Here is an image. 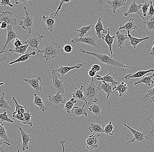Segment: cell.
Segmentation results:
<instances>
[{
  "instance_id": "4dcf8cb0",
  "label": "cell",
  "mask_w": 154,
  "mask_h": 152,
  "mask_svg": "<svg viewBox=\"0 0 154 152\" xmlns=\"http://www.w3.org/2000/svg\"><path fill=\"white\" fill-rule=\"evenodd\" d=\"M154 78V73L152 75L148 76H144L138 81L134 83V85H137L139 84L144 83L147 86H150L151 84L154 83L153 79Z\"/></svg>"
},
{
  "instance_id": "681fc988",
  "label": "cell",
  "mask_w": 154,
  "mask_h": 152,
  "mask_svg": "<svg viewBox=\"0 0 154 152\" xmlns=\"http://www.w3.org/2000/svg\"><path fill=\"white\" fill-rule=\"evenodd\" d=\"M71 2L70 0H68V1H65V0H61L60 1V5L58 7L57 10L56 11V12H55V16L56 18H57L58 16V12L60 10H61V8H62V6L63 5L64 3L70 4V2Z\"/></svg>"
},
{
  "instance_id": "6125c7cd",
  "label": "cell",
  "mask_w": 154,
  "mask_h": 152,
  "mask_svg": "<svg viewBox=\"0 0 154 152\" xmlns=\"http://www.w3.org/2000/svg\"><path fill=\"white\" fill-rule=\"evenodd\" d=\"M4 84V82H3V83H1V85H3Z\"/></svg>"
},
{
  "instance_id": "d4e9b609",
  "label": "cell",
  "mask_w": 154,
  "mask_h": 152,
  "mask_svg": "<svg viewBox=\"0 0 154 152\" xmlns=\"http://www.w3.org/2000/svg\"><path fill=\"white\" fill-rule=\"evenodd\" d=\"M83 66V64H79L75 66H61L60 68H58L57 69H56L57 71L60 76H64L66 75L68 72H70L71 70L74 69H79L81 67Z\"/></svg>"
},
{
  "instance_id": "e0dca14e",
  "label": "cell",
  "mask_w": 154,
  "mask_h": 152,
  "mask_svg": "<svg viewBox=\"0 0 154 152\" xmlns=\"http://www.w3.org/2000/svg\"><path fill=\"white\" fill-rule=\"evenodd\" d=\"M127 0H112L107 2L108 4L109 8L112 9L113 11V14H115L116 11L121 7L127 5Z\"/></svg>"
},
{
  "instance_id": "7c38bea8",
  "label": "cell",
  "mask_w": 154,
  "mask_h": 152,
  "mask_svg": "<svg viewBox=\"0 0 154 152\" xmlns=\"http://www.w3.org/2000/svg\"><path fill=\"white\" fill-rule=\"evenodd\" d=\"M6 22L8 25L15 26L17 23V20L14 18L12 12L6 11H3L0 15V23Z\"/></svg>"
},
{
  "instance_id": "c3c4849f",
  "label": "cell",
  "mask_w": 154,
  "mask_h": 152,
  "mask_svg": "<svg viewBox=\"0 0 154 152\" xmlns=\"http://www.w3.org/2000/svg\"><path fill=\"white\" fill-rule=\"evenodd\" d=\"M154 98V86L148 91V93H146L144 98L141 99V100H144L145 98Z\"/></svg>"
},
{
  "instance_id": "7a4b0ae2",
  "label": "cell",
  "mask_w": 154,
  "mask_h": 152,
  "mask_svg": "<svg viewBox=\"0 0 154 152\" xmlns=\"http://www.w3.org/2000/svg\"><path fill=\"white\" fill-rule=\"evenodd\" d=\"M80 51L83 54L91 55L96 57L101 63L106 64L107 66H112L116 68H126L130 69L131 66H127L125 64L121 63L120 61L114 59L112 57L109 56L105 54H101L97 53L95 52L88 51H85L84 49L81 48Z\"/></svg>"
},
{
  "instance_id": "60d3db41",
  "label": "cell",
  "mask_w": 154,
  "mask_h": 152,
  "mask_svg": "<svg viewBox=\"0 0 154 152\" xmlns=\"http://www.w3.org/2000/svg\"><path fill=\"white\" fill-rule=\"evenodd\" d=\"M114 126L112 125V123L111 122H109L108 124L106 125L104 129V132L108 135H113L114 133L116 132L115 131H114Z\"/></svg>"
},
{
  "instance_id": "5b68a950",
  "label": "cell",
  "mask_w": 154,
  "mask_h": 152,
  "mask_svg": "<svg viewBox=\"0 0 154 152\" xmlns=\"http://www.w3.org/2000/svg\"><path fill=\"white\" fill-rule=\"evenodd\" d=\"M53 84L55 90L56 92H60L62 94H65L64 85L63 80L60 77L59 73L56 70L52 71Z\"/></svg>"
},
{
  "instance_id": "7402d4cb",
  "label": "cell",
  "mask_w": 154,
  "mask_h": 152,
  "mask_svg": "<svg viewBox=\"0 0 154 152\" xmlns=\"http://www.w3.org/2000/svg\"><path fill=\"white\" fill-rule=\"evenodd\" d=\"M116 38L117 39V46L120 48H122L125 44V41L127 39H129L128 34L125 33V30H124L123 33H120L119 31H116Z\"/></svg>"
},
{
  "instance_id": "94428289",
  "label": "cell",
  "mask_w": 154,
  "mask_h": 152,
  "mask_svg": "<svg viewBox=\"0 0 154 152\" xmlns=\"http://www.w3.org/2000/svg\"><path fill=\"white\" fill-rule=\"evenodd\" d=\"M150 54L152 55H154V45L153 46L151 51H150Z\"/></svg>"
},
{
  "instance_id": "9c48e42d",
  "label": "cell",
  "mask_w": 154,
  "mask_h": 152,
  "mask_svg": "<svg viewBox=\"0 0 154 152\" xmlns=\"http://www.w3.org/2000/svg\"><path fill=\"white\" fill-rule=\"evenodd\" d=\"M13 25H8L7 28V39L6 40L5 44L3 48L2 49L0 53L2 54L3 53L5 52L6 51H5L7 46L8 45L9 43L11 42L12 40H15V39L18 38V35L17 33L13 29Z\"/></svg>"
},
{
  "instance_id": "bcb514c9",
  "label": "cell",
  "mask_w": 154,
  "mask_h": 152,
  "mask_svg": "<svg viewBox=\"0 0 154 152\" xmlns=\"http://www.w3.org/2000/svg\"><path fill=\"white\" fill-rule=\"evenodd\" d=\"M23 116L25 121L29 123L30 126L32 127L33 125H32V122L31 121V119L32 117V113L30 111H26L23 113Z\"/></svg>"
},
{
  "instance_id": "f1b7e54d",
  "label": "cell",
  "mask_w": 154,
  "mask_h": 152,
  "mask_svg": "<svg viewBox=\"0 0 154 152\" xmlns=\"http://www.w3.org/2000/svg\"><path fill=\"white\" fill-rule=\"evenodd\" d=\"M83 87L84 85H82L80 88L75 87L74 89V91H73L72 96L73 98L80 100V101H85L86 103V99H85L84 94L83 91Z\"/></svg>"
},
{
  "instance_id": "8fae6325",
  "label": "cell",
  "mask_w": 154,
  "mask_h": 152,
  "mask_svg": "<svg viewBox=\"0 0 154 152\" xmlns=\"http://www.w3.org/2000/svg\"><path fill=\"white\" fill-rule=\"evenodd\" d=\"M142 7V4L137 5L136 3L135 0H134L132 2L130 3V5H129L128 9V11L127 12H125L124 13V15L127 17V16H129L131 14L136 13V14H138L143 20H145V18H144L143 16L140 15V11H141Z\"/></svg>"
},
{
  "instance_id": "44dd1931",
  "label": "cell",
  "mask_w": 154,
  "mask_h": 152,
  "mask_svg": "<svg viewBox=\"0 0 154 152\" xmlns=\"http://www.w3.org/2000/svg\"><path fill=\"white\" fill-rule=\"evenodd\" d=\"M154 72V69H151L149 70L146 71H137L136 73L134 74H129L126 75L125 77V79L126 81L128 80L131 79H137L139 78H142L144 77V75L149 73H153Z\"/></svg>"
},
{
  "instance_id": "484cf974",
  "label": "cell",
  "mask_w": 154,
  "mask_h": 152,
  "mask_svg": "<svg viewBox=\"0 0 154 152\" xmlns=\"http://www.w3.org/2000/svg\"><path fill=\"white\" fill-rule=\"evenodd\" d=\"M137 28V27L133 19L131 18L124 26H122L121 24H120L119 30H126L127 33H130V32L132 31Z\"/></svg>"
},
{
  "instance_id": "7dc6e473",
  "label": "cell",
  "mask_w": 154,
  "mask_h": 152,
  "mask_svg": "<svg viewBox=\"0 0 154 152\" xmlns=\"http://www.w3.org/2000/svg\"><path fill=\"white\" fill-rule=\"evenodd\" d=\"M143 23L146 25L147 29L149 30L154 31V18H151L149 21H144Z\"/></svg>"
},
{
  "instance_id": "30bf717a",
  "label": "cell",
  "mask_w": 154,
  "mask_h": 152,
  "mask_svg": "<svg viewBox=\"0 0 154 152\" xmlns=\"http://www.w3.org/2000/svg\"><path fill=\"white\" fill-rule=\"evenodd\" d=\"M96 38L95 36H87L83 37H77L73 38L71 41L72 44L76 43H82L84 44L90 45V46L97 47L96 44Z\"/></svg>"
},
{
  "instance_id": "680465c9",
  "label": "cell",
  "mask_w": 154,
  "mask_h": 152,
  "mask_svg": "<svg viewBox=\"0 0 154 152\" xmlns=\"http://www.w3.org/2000/svg\"><path fill=\"white\" fill-rule=\"evenodd\" d=\"M66 142V140H61L59 142L60 145H61L62 147V152H65V148H64V144Z\"/></svg>"
},
{
  "instance_id": "11a10c76",
  "label": "cell",
  "mask_w": 154,
  "mask_h": 152,
  "mask_svg": "<svg viewBox=\"0 0 154 152\" xmlns=\"http://www.w3.org/2000/svg\"><path fill=\"white\" fill-rule=\"evenodd\" d=\"M101 69H101V66L99 65V64H94L91 66V69L94 70L96 73L100 72L101 71Z\"/></svg>"
},
{
  "instance_id": "cb8c5ba5",
  "label": "cell",
  "mask_w": 154,
  "mask_h": 152,
  "mask_svg": "<svg viewBox=\"0 0 154 152\" xmlns=\"http://www.w3.org/2000/svg\"><path fill=\"white\" fill-rule=\"evenodd\" d=\"M108 31L107 33L105 35L103 36L102 39L106 43L108 46L109 48V51H110V54H113V52L112 51V45L114 42V39L115 38V36H111L110 35V30L109 28L107 29Z\"/></svg>"
},
{
  "instance_id": "ba28073f",
  "label": "cell",
  "mask_w": 154,
  "mask_h": 152,
  "mask_svg": "<svg viewBox=\"0 0 154 152\" xmlns=\"http://www.w3.org/2000/svg\"><path fill=\"white\" fill-rule=\"evenodd\" d=\"M101 135L93 133L91 135L87 138L86 140V147L89 150H95L99 147L98 138Z\"/></svg>"
},
{
  "instance_id": "f907efd6",
  "label": "cell",
  "mask_w": 154,
  "mask_h": 152,
  "mask_svg": "<svg viewBox=\"0 0 154 152\" xmlns=\"http://www.w3.org/2000/svg\"><path fill=\"white\" fill-rule=\"evenodd\" d=\"M148 15L149 18H152L154 17V7L152 1H151L150 2V7H149V12L148 13Z\"/></svg>"
},
{
  "instance_id": "ab89813d",
  "label": "cell",
  "mask_w": 154,
  "mask_h": 152,
  "mask_svg": "<svg viewBox=\"0 0 154 152\" xmlns=\"http://www.w3.org/2000/svg\"><path fill=\"white\" fill-rule=\"evenodd\" d=\"M88 110L97 116H101V107L97 104H94L88 107Z\"/></svg>"
},
{
  "instance_id": "6f0895ef",
  "label": "cell",
  "mask_w": 154,
  "mask_h": 152,
  "mask_svg": "<svg viewBox=\"0 0 154 152\" xmlns=\"http://www.w3.org/2000/svg\"><path fill=\"white\" fill-rule=\"evenodd\" d=\"M0 24H1V28L2 29H5L7 28L8 24L6 22H2V23H0Z\"/></svg>"
},
{
  "instance_id": "7bdbcfd3",
  "label": "cell",
  "mask_w": 154,
  "mask_h": 152,
  "mask_svg": "<svg viewBox=\"0 0 154 152\" xmlns=\"http://www.w3.org/2000/svg\"><path fill=\"white\" fill-rule=\"evenodd\" d=\"M150 2H151V1H146V2H143V3L142 4V8H141V11L143 12V16L144 18L148 14V10L150 7Z\"/></svg>"
},
{
  "instance_id": "4fadbf2b",
  "label": "cell",
  "mask_w": 154,
  "mask_h": 152,
  "mask_svg": "<svg viewBox=\"0 0 154 152\" xmlns=\"http://www.w3.org/2000/svg\"><path fill=\"white\" fill-rule=\"evenodd\" d=\"M56 18L55 12L49 16L43 15L42 17V20L45 23L48 30L50 32H53L54 31V28L55 26Z\"/></svg>"
},
{
  "instance_id": "9f6ffc18",
  "label": "cell",
  "mask_w": 154,
  "mask_h": 152,
  "mask_svg": "<svg viewBox=\"0 0 154 152\" xmlns=\"http://www.w3.org/2000/svg\"><path fill=\"white\" fill-rule=\"evenodd\" d=\"M96 72L91 69H90L88 72V76L91 78L94 77L96 76Z\"/></svg>"
},
{
  "instance_id": "836d02e7",
  "label": "cell",
  "mask_w": 154,
  "mask_h": 152,
  "mask_svg": "<svg viewBox=\"0 0 154 152\" xmlns=\"http://www.w3.org/2000/svg\"><path fill=\"white\" fill-rule=\"evenodd\" d=\"M14 102V104L15 106V111L13 112V114H21V113H23L25 112V108H26V106H23L21 105L18 103V102L16 101V99H15V97H13L12 98V100L10 102V104H11L12 102Z\"/></svg>"
},
{
  "instance_id": "d6a6232c",
  "label": "cell",
  "mask_w": 154,
  "mask_h": 152,
  "mask_svg": "<svg viewBox=\"0 0 154 152\" xmlns=\"http://www.w3.org/2000/svg\"><path fill=\"white\" fill-rule=\"evenodd\" d=\"M88 129L92 133H96L98 134L104 132V130L102 127V126L98 123H91L89 126Z\"/></svg>"
},
{
  "instance_id": "1f68e13d",
  "label": "cell",
  "mask_w": 154,
  "mask_h": 152,
  "mask_svg": "<svg viewBox=\"0 0 154 152\" xmlns=\"http://www.w3.org/2000/svg\"><path fill=\"white\" fill-rule=\"evenodd\" d=\"M34 104L38 107L43 112H45V110H47V108L44 105L43 99L36 93L34 94Z\"/></svg>"
},
{
  "instance_id": "8d00e7d4",
  "label": "cell",
  "mask_w": 154,
  "mask_h": 152,
  "mask_svg": "<svg viewBox=\"0 0 154 152\" xmlns=\"http://www.w3.org/2000/svg\"><path fill=\"white\" fill-rule=\"evenodd\" d=\"M77 101L75 100V98H72L67 101L64 105V109L67 113H71L72 109L74 107L75 104L77 103Z\"/></svg>"
},
{
  "instance_id": "db71d44e",
  "label": "cell",
  "mask_w": 154,
  "mask_h": 152,
  "mask_svg": "<svg viewBox=\"0 0 154 152\" xmlns=\"http://www.w3.org/2000/svg\"><path fill=\"white\" fill-rule=\"evenodd\" d=\"M63 51L67 53H70L72 51L73 48L70 44H66L63 47Z\"/></svg>"
},
{
  "instance_id": "ffe728a7",
  "label": "cell",
  "mask_w": 154,
  "mask_h": 152,
  "mask_svg": "<svg viewBox=\"0 0 154 152\" xmlns=\"http://www.w3.org/2000/svg\"><path fill=\"white\" fill-rule=\"evenodd\" d=\"M99 82L100 84L99 86L100 91H103L106 93V99H108L110 95L113 93V86L104 81H102V82L99 81Z\"/></svg>"
},
{
  "instance_id": "e575fe53",
  "label": "cell",
  "mask_w": 154,
  "mask_h": 152,
  "mask_svg": "<svg viewBox=\"0 0 154 152\" xmlns=\"http://www.w3.org/2000/svg\"><path fill=\"white\" fill-rule=\"evenodd\" d=\"M29 48V45L28 44L23 45L21 47L14 49H9V51L14 53L19 54L20 56L25 54L27 52Z\"/></svg>"
},
{
  "instance_id": "816d5d0a",
  "label": "cell",
  "mask_w": 154,
  "mask_h": 152,
  "mask_svg": "<svg viewBox=\"0 0 154 152\" xmlns=\"http://www.w3.org/2000/svg\"><path fill=\"white\" fill-rule=\"evenodd\" d=\"M0 5L4 6L5 7L6 6H9L11 8L14 7V5H12L9 0H2L0 3Z\"/></svg>"
},
{
  "instance_id": "f35d334b",
  "label": "cell",
  "mask_w": 154,
  "mask_h": 152,
  "mask_svg": "<svg viewBox=\"0 0 154 152\" xmlns=\"http://www.w3.org/2000/svg\"><path fill=\"white\" fill-rule=\"evenodd\" d=\"M0 137H1V139L4 140L6 142L8 143L10 146H11L10 142L7 135L4 123H2L0 125Z\"/></svg>"
},
{
  "instance_id": "d6986e66",
  "label": "cell",
  "mask_w": 154,
  "mask_h": 152,
  "mask_svg": "<svg viewBox=\"0 0 154 152\" xmlns=\"http://www.w3.org/2000/svg\"><path fill=\"white\" fill-rule=\"evenodd\" d=\"M96 32V35L99 39H102L103 36L105 35L107 33V30L104 29L103 25L101 20V18H99L97 20V23L94 26Z\"/></svg>"
},
{
  "instance_id": "f6af8a7d",
  "label": "cell",
  "mask_w": 154,
  "mask_h": 152,
  "mask_svg": "<svg viewBox=\"0 0 154 152\" xmlns=\"http://www.w3.org/2000/svg\"><path fill=\"white\" fill-rule=\"evenodd\" d=\"M12 118L13 119L15 118V119H17L19 121V123H23L24 125H28V123H27L24 119L23 114L21 113V114H12Z\"/></svg>"
},
{
  "instance_id": "83f0119b",
  "label": "cell",
  "mask_w": 154,
  "mask_h": 152,
  "mask_svg": "<svg viewBox=\"0 0 154 152\" xmlns=\"http://www.w3.org/2000/svg\"><path fill=\"white\" fill-rule=\"evenodd\" d=\"M128 89V87L127 85V83L122 82L121 83H119L116 87H113V93L116 91L119 92V96L120 97H122L127 93Z\"/></svg>"
},
{
  "instance_id": "f5cc1de1",
  "label": "cell",
  "mask_w": 154,
  "mask_h": 152,
  "mask_svg": "<svg viewBox=\"0 0 154 152\" xmlns=\"http://www.w3.org/2000/svg\"><path fill=\"white\" fill-rule=\"evenodd\" d=\"M13 45H14V48H16L21 47V46L23 45V43H22V41L19 39H18V38H17V39H15L14 40Z\"/></svg>"
},
{
  "instance_id": "e7e4bbea",
  "label": "cell",
  "mask_w": 154,
  "mask_h": 152,
  "mask_svg": "<svg viewBox=\"0 0 154 152\" xmlns=\"http://www.w3.org/2000/svg\"><path fill=\"white\" fill-rule=\"evenodd\" d=\"M153 6H154V4H153Z\"/></svg>"
},
{
  "instance_id": "603a6c76",
  "label": "cell",
  "mask_w": 154,
  "mask_h": 152,
  "mask_svg": "<svg viewBox=\"0 0 154 152\" xmlns=\"http://www.w3.org/2000/svg\"><path fill=\"white\" fill-rule=\"evenodd\" d=\"M96 79L99 81H102L105 82H110L113 87H116L119 84V82H116L114 80V77L110 76V73L107 74L103 76H101L99 75H97Z\"/></svg>"
},
{
  "instance_id": "f546056e",
  "label": "cell",
  "mask_w": 154,
  "mask_h": 152,
  "mask_svg": "<svg viewBox=\"0 0 154 152\" xmlns=\"http://www.w3.org/2000/svg\"><path fill=\"white\" fill-rule=\"evenodd\" d=\"M36 54V52L35 51L29 52V51H27V52L25 54L19 57V58H18L17 59L15 60L14 61L10 62L8 64L9 65H11V64L19 63V62H24V61H26V60L29 59L31 56L35 55Z\"/></svg>"
},
{
  "instance_id": "ac0fdd59",
  "label": "cell",
  "mask_w": 154,
  "mask_h": 152,
  "mask_svg": "<svg viewBox=\"0 0 154 152\" xmlns=\"http://www.w3.org/2000/svg\"><path fill=\"white\" fill-rule=\"evenodd\" d=\"M127 34L130 40L128 45L133 47L134 49H135L137 45L140 43H143L144 41H149L150 39V37L149 36H147L143 38H138L132 36L130 33H127Z\"/></svg>"
},
{
  "instance_id": "b9f144b4",
  "label": "cell",
  "mask_w": 154,
  "mask_h": 152,
  "mask_svg": "<svg viewBox=\"0 0 154 152\" xmlns=\"http://www.w3.org/2000/svg\"><path fill=\"white\" fill-rule=\"evenodd\" d=\"M6 110H4L3 112L0 114V119L2 123H4L5 122H7L10 123H14V121L12 119H10L8 117V115L7 113Z\"/></svg>"
},
{
  "instance_id": "52a82bcc",
  "label": "cell",
  "mask_w": 154,
  "mask_h": 152,
  "mask_svg": "<svg viewBox=\"0 0 154 152\" xmlns=\"http://www.w3.org/2000/svg\"><path fill=\"white\" fill-rule=\"evenodd\" d=\"M43 38V36L41 35L40 34H38L37 36H33L29 38V39L25 43V44H28L29 45V51H27L36 49L37 50V51L36 52V53H39L40 50L38 48V46Z\"/></svg>"
},
{
  "instance_id": "d590c367",
  "label": "cell",
  "mask_w": 154,
  "mask_h": 152,
  "mask_svg": "<svg viewBox=\"0 0 154 152\" xmlns=\"http://www.w3.org/2000/svg\"><path fill=\"white\" fill-rule=\"evenodd\" d=\"M2 95L0 99V107L1 109L5 110H11L12 112H14L13 109L10 106V102H8L7 101L5 100V93H2Z\"/></svg>"
},
{
  "instance_id": "ee69618b",
  "label": "cell",
  "mask_w": 154,
  "mask_h": 152,
  "mask_svg": "<svg viewBox=\"0 0 154 152\" xmlns=\"http://www.w3.org/2000/svg\"><path fill=\"white\" fill-rule=\"evenodd\" d=\"M152 99L153 102L154 106V98H152ZM147 120L149 121V124L151 126L152 129H151V132L154 135V111L152 114H151L147 118Z\"/></svg>"
},
{
  "instance_id": "8992f818",
  "label": "cell",
  "mask_w": 154,
  "mask_h": 152,
  "mask_svg": "<svg viewBox=\"0 0 154 152\" xmlns=\"http://www.w3.org/2000/svg\"><path fill=\"white\" fill-rule=\"evenodd\" d=\"M24 9L25 12V16L22 18L23 20L19 22V25L23 29L28 31L29 33L31 34L33 28V19L32 16L28 12L26 7L24 8Z\"/></svg>"
},
{
  "instance_id": "6da1fadb",
  "label": "cell",
  "mask_w": 154,
  "mask_h": 152,
  "mask_svg": "<svg viewBox=\"0 0 154 152\" xmlns=\"http://www.w3.org/2000/svg\"><path fill=\"white\" fill-rule=\"evenodd\" d=\"M85 82L87 85L84 86L83 91L86 100L85 103L91 105L92 103H96L98 101V94L100 92L99 86L95 84L93 78H91L90 83Z\"/></svg>"
},
{
  "instance_id": "74e56055",
  "label": "cell",
  "mask_w": 154,
  "mask_h": 152,
  "mask_svg": "<svg viewBox=\"0 0 154 152\" xmlns=\"http://www.w3.org/2000/svg\"><path fill=\"white\" fill-rule=\"evenodd\" d=\"M93 27L92 25H89L84 26L81 28L77 29V32L78 33V35L80 37H85V35L86 34L88 31H89Z\"/></svg>"
},
{
  "instance_id": "be15d7a7",
  "label": "cell",
  "mask_w": 154,
  "mask_h": 152,
  "mask_svg": "<svg viewBox=\"0 0 154 152\" xmlns=\"http://www.w3.org/2000/svg\"><path fill=\"white\" fill-rule=\"evenodd\" d=\"M17 152H20V151H19V150H18V151Z\"/></svg>"
},
{
  "instance_id": "2e32d148",
  "label": "cell",
  "mask_w": 154,
  "mask_h": 152,
  "mask_svg": "<svg viewBox=\"0 0 154 152\" xmlns=\"http://www.w3.org/2000/svg\"><path fill=\"white\" fill-rule=\"evenodd\" d=\"M64 94H62L59 92H56V94L54 96L49 95L48 100L51 102L55 105H59L60 104H65L67 102L64 98Z\"/></svg>"
},
{
  "instance_id": "91938a15",
  "label": "cell",
  "mask_w": 154,
  "mask_h": 152,
  "mask_svg": "<svg viewBox=\"0 0 154 152\" xmlns=\"http://www.w3.org/2000/svg\"><path fill=\"white\" fill-rule=\"evenodd\" d=\"M29 1H16L15 3L16 4H19L22 3V4H26Z\"/></svg>"
},
{
  "instance_id": "277c9868",
  "label": "cell",
  "mask_w": 154,
  "mask_h": 152,
  "mask_svg": "<svg viewBox=\"0 0 154 152\" xmlns=\"http://www.w3.org/2000/svg\"><path fill=\"white\" fill-rule=\"evenodd\" d=\"M124 126L130 129L134 135L133 138L131 140L128 141L127 142V144H128L131 142H134L135 141L140 142H144L145 139H151L154 135V134H152L151 132V131H145L144 130L143 132H140L138 130H137L134 129L129 126L126 124V122H125Z\"/></svg>"
},
{
  "instance_id": "5bb4252c",
  "label": "cell",
  "mask_w": 154,
  "mask_h": 152,
  "mask_svg": "<svg viewBox=\"0 0 154 152\" xmlns=\"http://www.w3.org/2000/svg\"><path fill=\"white\" fill-rule=\"evenodd\" d=\"M24 81L29 84V85L31 86L32 88H33L37 92L42 91V88L40 85V82L43 84V82H42L41 78L40 77L38 76L35 79H24Z\"/></svg>"
},
{
  "instance_id": "9a60e30c",
  "label": "cell",
  "mask_w": 154,
  "mask_h": 152,
  "mask_svg": "<svg viewBox=\"0 0 154 152\" xmlns=\"http://www.w3.org/2000/svg\"><path fill=\"white\" fill-rule=\"evenodd\" d=\"M22 138V149L23 151L29 150V143L32 140L30 134L27 133L21 127H19Z\"/></svg>"
},
{
  "instance_id": "3957f363",
  "label": "cell",
  "mask_w": 154,
  "mask_h": 152,
  "mask_svg": "<svg viewBox=\"0 0 154 152\" xmlns=\"http://www.w3.org/2000/svg\"><path fill=\"white\" fill-rule=\"evenodd\" d=\"M63 49L55 42H48L46 41L44 49L39 53H43V57L46 61L57 58L58 55L60 53Z\"/></svg>"
},
{
  "instance_id": "4316f807",
  "label": "cell",
  "mask_w": 154,
  "mask_h": 152,
  "mask_svg": "<svg viewBox=\"0 0 154 152\" xmlns=\"http://www.w3.org/2000/svg\"><path fill=\"white\" fill-rule=\"evenodd\" d=\"M86 104L85 103L82 107L75 106L74 107L72 110V114L75 117H79V116L84 115V116H88V113H87L86 110L85 109V107L86 105Z\"/></svg>"
}]
</instances>
